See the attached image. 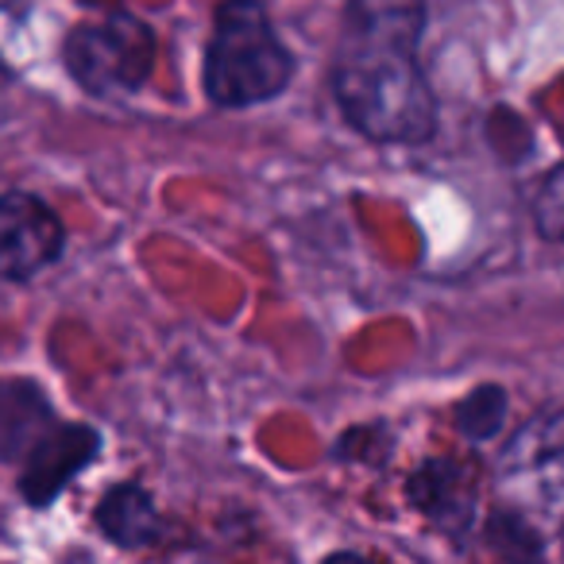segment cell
<instances>
[{
  "label": "cell",
  "mask_w": 564,
  "mask_h": 564,
  "mask_svg": "<svg viewBox=\"0 0 564 564\" xmlns=\"http://www.w3.org/2000/svg\"><path fill=\"white\" fill-rule=\"evenodd\" d=\"M410 495L414 502L445 530H464L471 522V491H468V476H464L460 464L453 460H437L425 464L414 479H410Z\"/></svg>",
  "instance_id": "obj_9"
},
{
  "label": "cell",
  "mask_w": 564,
  "mask_h": 564,
  "mask_svg": "<svg viewBox=\"0 0 564 564\" xmlns=\"http://www.w3.org/2000/svg\"><path fill=\"white\" fill-rule=\"evenodd\" d=\"M533 225L545 240L564 243V163L541 178L538 194H533Z\"/></svg>",
  "instance_id": "obj_12"
},
{
  "label": "cell",
  "mask_w": 564,
  "mask_h": 564,
  "mask_svg": "<svg viewBox=\"0 0 564 564\" xmlns=\"http://www.w3.org/2000/svg\"><path fill=\"white\" fill-rule=\"evenodd\" d=\"M101 533L120 549H148L163 538V514H159L151 491L140 484H117L105 491V499L94 510Z\"/></svg>",
  "instance_id": "obj_7"
},
{
  "label": "cell",
  "mask_w": 564,
  "mask_h": 564,
  "mask_svg": "<svg viewBox=\"0 0 564 564\" xmlns=\"http://www.w3.org/2000/svg\"><path fill=\"white\" fill-rule=\"evenodd\" d=\"M294 78V55L279 40L263 0H220L205 47V97L217 109L274 101Z\"/></svg>",
  "instance_id": "obj_2"
},
{
  "label": "cell",
  "mask_w": 564,
  "mask_h": 564,
  "mask_svg": "<svg viewBox=\"0 0 564 564\" xmlns=\"http://www.w3.org/2000/svg\"><path fill=\"white\" fill-rule=\"evenodd\" d=\"M325 564H371V561L360 553H333V556H325Z\"/></svg>",
  "instance_id": "obj_13"
},
{
  "label": "cell",
  "mask_w": 564,
  "mask_h": 564,
  "mask_svg": "<svg viewBox=\"0 0 564 564\" xmlns=\"http://www.w3.org/2000/svg\"><path fill=\"white\" fill-rule=\"evenodd\" d=\"M487 538L510 564H541V541L533 538V525L518 514H495Z\"/></svg>",
  "instance_id": "obj_11"
},
{
  "label": "cell",
  "mask_w": 564,
  "mask_h": 564,
  "mask_svg": "<svg viewBox=\"0 0 564 564\" xmlns=\"http://www.w3.org/2000/svg\"><path fill=\"white\" fill-rule=\"evenodd\" d=\"M55 422L47 399L32 383H0V460H24Z\"/></svg>",
  "instance_id": "obj_8"
},
{
  "label": "cell",
  "mask_w": 564,
  "mask_h": 564,
  "mask_svg": "<svg viewBox=\"0 0 564 564\" xmlns=\"http://www.w3.org/2000/svg\"><path fill=\"white\" fill-rule=\"evenodd\" d=\"M425 0H345L333 51V97L376 143L414 148L437 132V97L422 70Z\"/></svg>",
  "instance_id": "obj_1"
},
{
  "label": "cell",
  "mask_w": 564,
  "mask_h": 564,
  "mask_svg": "<svg viewBox=\"0 0 564 564\" xmlns=\"http://www.w3.org/2000/svg\"><path fill=\"white\" fill-rule=\"evenodd\" d=\"M502 471L541 502L564 499V410L530 422L502 456Z\"/></svg>",
  "instance_id": "obj_6"
},
{
  "label": "cell",
  "mask_w": 564,
  "mask_h": 564,
  "mask_svg": "<svg viewBox=\"0 0 564 564\" xmlns=\"http://www.w3.org/2000/svg\"><path fill=\"white\" fill-rule=\"evenodd\" d=\"M561 545H564V533H561Z\"/></svg>",
  "instance_id": "obj_14"
},
{
  "label": "cell",
  "mask_w": 564,
  "mask_h": 564,
  "mask_svg": "<svg viewBox=\"0 0 564 564\" xmlns=\"http://www.w3.org/2000/svg\"><path fill=\"white\" fill-rule=\"evenodd\" d=\"M502 422H507V394H502V387H476L456 406V425L471 441H491L502 430Z\"/></svg>",
  "instance_id": "obj_10"
},
{
  "label": "cell",
  "mask_w": 564,
  "mask_h": 564,
  "mask_svg": "<svg viewBox=\"0 0 564 564\" xmlns=\"http://www.w3.org/2000/svg\"><path fill=\"white\" fill-rule=\"evenodd\" d=\"M63 63L70 78L94 97L135 94L155 70V32L132 12H109L70 28Z\"/></svg>",
  "instance_id": "obj_3"
},
{
  "label": "cell",
  "mask_w": 564,
  "mask_h": 564,
  "mask_svg": "<svg viewBox=\"0 0 564 564\" xmlns=\"http://www.w3.org/2000/svg\"><path fill=\"white\" fill-rule=\"evenodd\" d=\"M101 448V433L94 425L78 422H55L40 441L32 445V453L24 456V471H20V495L32 507H47L58 499V491L78 479V471Z\"/></svg>",
  "instance_id": "obj_5"
},
{
  "label": "cell",
  "mask_w": 564,
  "mask_h": 564,
  "mask_svg": "<svg viewBox=\"0 0 564 564\" xmlns=\"http://www.w3.org/2000/svg\"><path fill=\"white\" fill-rule=\"evenodd\" d=\"M66 248V228L43 197L28 189L0 194V279L32 282L58 263Z\"/></svg>",
  "instance_id": "obj_4"
}]
</instances>
